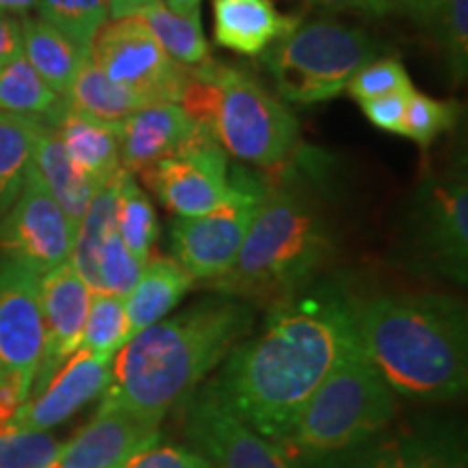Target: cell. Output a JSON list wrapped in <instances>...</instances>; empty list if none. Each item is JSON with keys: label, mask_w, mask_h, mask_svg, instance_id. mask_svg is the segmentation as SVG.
I'll return each instance as SVG.
<instances>
[{"label": "cell", "mask_w": 468, "mask_h": 468, "mask_svg": "<svg viewBox=\"0 0 468 468\" xmlns=\"http://www.w3.org/2000/svg\"><path fill=\"white\" fill-rule=\"evenodd\" d=\"M61 449L48 431L0 427V468H50Z\"/></svg>", "instance_id": "cell-33"}, {"label": "cell", "mask_w": 468, "mask_h": 468, "mask_svg": "<svg viewBox=\"0 0 468 468\" xmlns=\"http://www.w3.org/2000/svg\"><path fill=\"white\" fill-rule=\"evenodd\" d=\"M395 414V390L358 347L321 382L280 444L291 458H327L376 438Z\"/></svg>", "instance_id": "cell-5"}, {"label": "cell", "mask_w": 468, "mask_h": 468, "mask_svg": "<svg viewBox=\"0 0 468 468\" xmlns=\"http://www.w3.org/2000/svg\"><path fill=\"white\" fill-rule=\"evenodd\" d=\"M42 117L5 113L0 117V219L14 207L31 165L35 134Z\"/></svg>", "instance_id": "cell-27"}, {"label": "cell", "mask_w": 468, "mask_h": 468, "mask_svg": "<svg viewBox=\"0 0 468 468\" xmlns=\"http://www.w3.org/2000/svg\"><path fill=\"white\" fill-rule=\"evenodd\" d=\"M66 102L76 113L107 124H122L134 111L150 104L142 93L111 80L91 58H85L80 66Z\"/></svg>", "instance_id": "cell-26"}, {"label": "cell", "mask_w": 468, "mask_h": 468, "mask_svg": "<svg viewBox=\"0 0 468 468\" xmlns=\"http://www.w3.org/2000/svg\"><path fill=\"white\" fill-rule=\"evenodd\" d=\"M35 7L83 57H90L93 37L109 22L107 0H37Z\"/></svg>", "instance_id": "cell-31"}, {"label": "cell", "mask_w": 468, "mask_h": 468, "mask_svg": "<svg viewBox=\"0 0 468 468\" xmlns=\"http://www.w3.org/2000/svg\"><path fill=\"white\" fill-rule=\"evenodd\" d=\"M37 0H0V14L27 16L35 7Z\"/></svg>", "instance_id": "cell-43"}, {"label": "cell", "mask_w": 468, "mask_h": 468, "mask_svg": "<svg viewBox=\"0 0 468 468\" xmlns=\"http://www.w3.org/2000/svg\"><path fill=\"white\" fill-rule=\"evenodd\" d=\"M31 165L39 174L46 189L55 197V202L61 207L68 219L74 228L80 224L91 197L101 189L96 183H91L87 176L74 165L63 148L61 139L52 126L42 122L37 134H35Z\"/></svg>", "instance_id": "cell-23"}, {"label": "cell", "mask_w": 468, "mask_h": 468, "mask_svg": "<svg viewBox=\"0 0 468 468\" xmlns=\"http://www.w3.org/2000/svg\"><path fill=\"white\" fill-rule=\"evenodd\" d=\"M90 58L111 80L142 93L150 104L180 102L186 68L161 48L139 17L107 22L93 37Z\"/></svg>", "instance_id": "cell-10"}, {"label": "cell", "mask_w": 468, "mask_h": 468, "mask_svg": "<svg viewBox=\"0 0 468 468\" xmlns=\"http://www.w3.org/2000/svg\"><path fill=\"white\" fill-rule=\"evenodd\" d=\"M145 185L178 218H200L226 204L265 196L267 185L230 169L218 134L197 126L183 148L145 169Z\"/></svg>", "instance_id": "cell-7"}, {"label": "cell", "mask_w": 468, "mask_h": 468, "mask_svg": "<svg viewBox=\"0 0 468 468\" xmlns=\"http://www.w3.org/2000/svg\"><path fill=\"white\" fill-rule=\"evenodd\" d=\"M308 3L332 11H365L371 16L390 14V0H308Z\"/></svg>", "instance_id": "cell-40"}, {"label": "cell", "mask_w": 468, "mask_h": 468, "mask_svg": "<svg viewBox=\"0 0 468 468\" xmlns=\"http://www.w3.org/2000/svg\"><path fill=\"white\" fill-rule=\"evenodd\" d=\"M159 425L122 408L101 406L72 441L63 442L50 468H117L159 438Z\"/></svg>", "instance_id": "cell-17"}, {"label": "cell", "mask_w": 468, "mask_h": 468, "mask_svg": "<svg viewBox=\"0 0 468 468\" xmlns=\"http://www.w3.org/2000/svg\"><path fill=\"white\" fill-rule=\"evenodd\" d=\"M412 90L395 91V93H388V96H379V98H373V101L360 102L362 113H365L367 120L376 128H379V131L406 137V113H408V101Z\"/></svg>", "instance_id": "cell-38"}, {"label": "cell", "mask_w": 468, "mask_h": 468, "mask_svg": "<svg viewBox=\"0 0 468 468\" xmlns=\"http://www.w3.org/2000/svg\"><path fill=\"white\" fill-rule=\"evenodd\" d=\"M254 313L234 297H210L134 335L111 360L101 406L161 423L250 335Z\"/></svg>", "instance_id": "cell-2"}, {"label": "cell", "mask_w": 468, "mask_h": 468, "mask_svg": "<svg viewBox=\"0 0 468 468\" xmlns=\"http://www.w3.org/2000/svg\"><path fill=\"white\" fill-rule=\"evenodd\" d=\"M358 347L351 295L324 284L271 303L265 330L226 356L213 386L256 434L280 444L321 382Z\"/></svg>", "instance_id": "cell-1"}, {"label": "cell", "mask_w": 468, "mask_h": 468, "mask_svg": "<svg viewBox=\"0 0 468 468\" xmlns=\"http://www.w3.org/2000/svg\"><path fill=\"white\" fill-rule=\"evenodd\" d=\"M196 124L180 104L154 102L134 111L120 124V163L131 174H142L183 148Z\"/></svg>", "instance_id": "cell-19"}, {"label": "cell", "mask_w": 468, "mask_h": 468, "mask_svg": "<svg viewBox=\"0 0 468 468\" xmlns=\"http://www.w3.org/2000/svg\"><path fill=\"white\" fill-rule=\"evenodd\" d=\"M117 468H210L208 462L193 449L178 447V444L154 442L134 452L124 464Z\"/></svg>", "instance_id": "cell-37"}, {"label": "cell", "mask_w": 468, "mask_h": 468, "mask_svg": "<svg viewBox=\"0 0 468 468\" xmlns=\"http://www.w3.org/2000/svg\"><path fill=\"white\" fill-rule=\"evenodd\" d=\"M142 262L126 250L115 230L98 250L96 282H93L91 292H111V295L126 297L142 276Z\"/></svg>", "instance_id": "cell-35"}, {"label": "cell", "mask_w": 468, "mask_h": 468, "mask_svg": "<svg viewBox=\"0 0 468 468\" xmlns=\"http://www.w3.org/2000/svg\"><path fill=\"white\" fill-rule=\"evenodd\" d=\"M167 9H172L174 14H180V16H196L200 14V5L202 0H165Z\"/></svg>", "instance_id": "cell-42"}, {"label": "cell", "mask_w": 468, "mask_h": 468, "mask_svg": "<svg viewBox=\"0 0 468 468\" xmlns=\"http://www.w3.org/2000/svg\"><path fill=\"white\" fill-rule=\"evenodd\" d=\"M134 17H139L150 28V33L154 35L161 48L180 66L193 68L210 58V48L207 37H204L200 14L180 16L167 9L163 3H154L139 11Z\"/></svg>", "instance_id": "cell-28"}, {"label": "cell", "mask_w": 468, "mask_h": 468, "mask_svg": "<svg viewBox=\"0 0 468 468\" xmlns=\"http://www.w3.org/2000/svg\"><path fill=\"white\" fill-rule=\"evenodd\" d=\"M360 349L395 395L444 401L464 393L468 379L466 310L436 292L351 295Z\"/></svg>", "instance_id": "cell-3"}, {"label": "cell", "mask_w": 468, "mask_h": 468, "mask_svg": "<svg viewBox=\"0 0 468 468\" xmlns=\"http://www.w3.org/2000/svg\"><path fill=\"white\" fill-rule=\"evenodd\" d=\"M310 468H466V453L458 438L442 431H403L367 441L347 452L308 460Z\"/></svg>", "instance_id": "cell-18"}, {"label": "cell", "mask_w": 468, "mask_h": 468, "mask_svg": "<svg viewBox=\"0 0 468 468\" xmlns=\"http://www.w3.org/2000/svg\"><path fill=\"white\" fill-rule=\"evenodd\" d=\"M379 52L382 44L362 28L317 17L262 52V63L282 101L314 104L343 93L351 76Z\"/></svg>", "instance_id": "cell-6"}, {"label": "cell", "mask_w": 468, "mask_h": 468, "mask_svg": "<svg viewBox=\"0 0 468 468\" xmlns=\"http://www.w3.org/2000/svg\"><path fill=\"white\" fill-rule=\"evenodd\" d=\"M25 55L22 50L20 20L7 14H0V68Z\"/></svg>", "instance_id": "cell-39"}, {"label": "cell", "mask_w": 468, "mask_h": 468, "mask_svg": "<svg viewBox=\"0 0 468 468\" xmlns=\"http://www.w3.org/2000/svg\"><path fill=\"white\" fill-rule=\"evenodd\" d=\"M412 90L410 76L403 68V63L395 57L373 58L365 68L351 76V80L345 87V91L358 102L373 101V98L388 96L395 91H408Z\"/></svg>", "instance_id": "cell-36"}, {"label": "cell", "mask_w": 468, "mask_h": 468, "mask_svg": "<svg viewBox=\"0 0 468 468\" xmlns=\"http://www.w3.org/2000/svg\"><path fill=\"white\" fill-rule=\"evenodd\" d=\"M39 273L0 261V425L31 395L44 354Z\"/></svg>", "instance_id": "cell-9"}, {"label": "cell", "mask_w": 468, "mask_h": 468, "mask_svg": "<svg viewBox=\"0 0 468 468\" xmlns=\"http://www.w3.org/2000/svg\"><path fill=\"white\" fill-rule=\"evenodd\" d=\"M117 234L126 250L145 265L159 237V218L150 197L134 180V174H122L120 202H117Z\"/></svg>", "instance_id": "cell-29"}, {"label": "cell", "mask_w": 468, "mask_h": 468, "mask_svg": "<svg viewBox=\"0 0 468 468\" xmlns=\"http://www.w3.org/2000/svg\"><path fill=\"white\" fill-rule=\"evenodd\" d=\"M76 228L46 189L33 165L14 207L0 219V250L5 259L25 262L44 276L69 261Z\"/></svg>", "instance_id": "cell-13"}, {"label": "cell", "mask_w": 468, "mask_h": 468, "mask_svg": "<svg viewBox=\"0 0 468 468\" xmlns=\"http://www.w3.org/2000/svg\"><path fill=\"white\" fill-rule=\"evenodd\" d=\"M5 115V111H0V117H3Z\"/></svg>", "instance_id": "cell-44"}, {"label": "cell", "mask_w": 468, "mask_h": 468, "mask_svg": "<svg viewBox=\"0 0 468 468\" xmlns=\"http://www.w3.org/2000/svg\"><path fill=\"white\" fill-rule=\"evenodd\" d=\"M390 14L408 17L444 57L455 79L468 68V0H390Z\"/></svg>", "instance_id": "cell-22"}, {"label": "cell", "mask_w": 468, "mask_h": 468, "mask_svg": "<svg viewBox=\"0 0 468 468\" xmlns=\"http://www.w3.org/2000/svg\"><path fill=\"white\" fill-rule=\"evenodd\" d=\"M300 17L284 16L273 0H213V37L221 48L261 57L295 31Z\"/></svg>", "instance_id": "cell-20"}, {"label": "cell", "mask_w": 468, "mask_h": 468, "mask_svg": "<svg viewBox=\"0 0 468 468\" xmlns=\"http://www.w3.org/2000/svg\"><path fill=\"white\" fill-rule=\"evenodd\" d=\"M39 297L44 317V354L31 395L39 393L58 367L79 351L91 291L68 261L39 278Z\"/></svg>", "instance_id": "cell-15"}, {"label": "cell", "mask_w": 468, "mask_h": 468, "mask_svg": "<svg viewBox=\"0 0 468 468\" xmlns=\"http://www.w3.org/2000/svg\"><path fill=\"white\" fill-rule=\"evenodd\" d=\"M458 117L460 107L455 101H436V98L412 90L406 113V137L425 150L442 133L452 131Z\"/></svg>", "instance_id": "cell-34"}, {"label": "cell", "mask_w": 468, "mask_h": 468, "mask_svg": "<svg viewBox=\"0 0 468 468\" xmlns=\"http://www.w3.org/2000/svg\"><path fill=\"white\" fill-rule=\"evenodd\" d=\"M44 122L55 128L69 159L91 183L102 186L122 169L120 124H107L76 113L68 107L66 98L58 101Z\"/></svg>", "instance_id": "cell-21"}, {"label": "cell", "mask_w": 468, "mask_h": 468, "mask_svg": "<svg viewBox=\"0 0 468 468\" xmlns=\"http://www.w3.org/2000/svg\"><path fill=\"white\" fill-rule=\"evenodd\" d=\"M154 3H161V0H107V11L111 20H120V17L137 16L139 11Z\"/></svg>", "instance_id": "cell-41"}, {"label": "cell", "mask_w": 468, "mask_h": 468, "mask_svg": "<svg viewBox=\"0 0 468 468\" xmlns=\"http://www.w3.org/2000/svg\"><path fill=\"white\" fill-rule=\"evenodd\" d=\"M412 243L425 267L464 282L468 267L464 172L431 176L419 186L412 208Z\"/></svg>", "instance_id": "cell-12"}, {"label": "cell", "mask_w": 468, "mask_h": 468, "mask_svg": "<svg viewBox=\"0 0 468 468\" xmlns=\"http://www.w3.org/2000/svg\"><path fill=\"white\" fill-rule=\"evenodd\" d=\"M262 197L226 204L200 218H176L169 228L172 259L193 280L215 282L230 271Z\"/></svg>", "instance_id": "cell-14"}, {"label": "cell", "mask_w": 468, "mask_h": 468, "mask_svg": "<svg viewBox=\"0 0 468 468\" xmlns=\"http://www.w3.org/2000/svg\"><path fill=\"white\" fill-rule=\"evenodd\" d=\"M22 50L31 68L57 96L66 98L85 58L79 48L42 17L25 16L20 20Z\"/></svg>", "instance_id": "cell-25"}, {"label": "cell", "mask_w": 468, "mask_h": 468, "mask_svg": "<svg viewBox=\"0 0 468 468\" xmlns=\"http://www.w3.org/2000/svg\"><path fill=\"white\" fill-rule=\"evenodd\" d=\"M111 360L107 356L79 349L58 367L39 393L28 397L14 417L0 427L9 430H37L48 431L79 412L85 403L104 393L109 384Z\"/></svg>", "instance_id": "cell-16"}, {"label": "cell", "mask_w": 468, "mask_h": 468, "mask_svg": "<svg viewBox=\"0 0 468 468\" xmlns=\"http://www.w3.org/2000/svg\"><path fill=\"white\" fill-rule=\"evenodd\" d=\"M185 436L210 468H297L282 444L256 434L213 384L185 403Z\"/></svg>", "instance_id": "cell-11"}, {"label": "cell", "mask_w": 468, "mask_h": 468, "mask_svg": "<svg viewBox=\"0 0 468 468\" xmlns=\"http://www.w3.org/2000/svg\"><path fill=\"white\" fill-rule=\"evenodd\" d=\"M61 101L31 68L25 55L0 68V111L46 120Z\"/></svg>", "instance_id": "cell-30"}, {"label": "cell", "mask_w": 468, "mask_h": 468, "mask_svg": "<svg viewBox=\"0 0 468 468\" xmlns=\"http://www.w3.org/2000/svg\"><path fill=\"white\" fill-rule=\"evenodd\" d=\"M335 254V234L319 202L284 178L267 185L237 261L210 284L226 297L278 303L306 289Z\"/></svg>", "instance_id": "cell-4"}, {"label": "cell", "mask_w": 468, "mask_h": 468, "mask_svg": "<svg viewBox=\"0 0 468 468\" xmlns=\"http://www.w3.org/2000/svg\"><path fill=\"white\" fill-rule=\"evenodd\" d=\"M193 280L174 259L145 262L137 284L124 297L131 338L145 327L159 324L185 300L193 289Z\"/></svg>", "instance_id": "cell-24"}, {"label": "cell", "mask_w": 468, "mask_h": 468, "mask_svg": "<svg viewBox=\"0 0 468 468\" xmlns=\"http://www.w3.org/2000/svg\"><path fill=\"white\" fill-rule=\"evenodd\" d=\"M128 341H131V330H128L124 297L111 292H91L79 349L113 358Z\"/></svg>", "instance_id": "cell-32"}, {"label": "cell", "mask_w": 468, "mask_h": 468, "mask_svg": "<svg viewBox=\"0 0 468 468\" xmlns=\"http://www.w3.org/2000/svg\"><path fill=\"white\" fill-rule=\"evenodd\" d=\"M215 134L228 154L278 167L300 145V122L251 74L221 63Z\"/></svg>", "instance_id": "cell-8"}]
</instances>
